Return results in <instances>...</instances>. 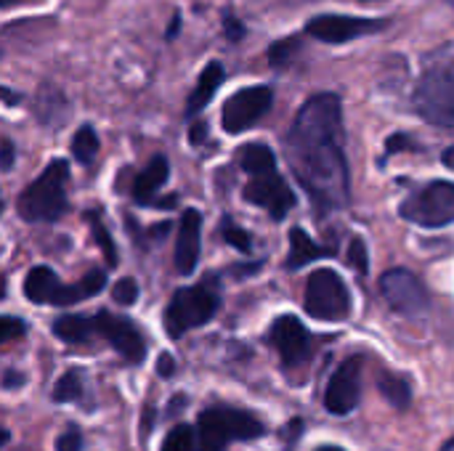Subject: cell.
Returning <instances> with one entry per match:
<instances>
[{
	"mask_svg": "<svg viewBox=\"0 0 454 451\" xmlns=\"http://www.w3.org/2000/svg\"><path fill=\"white\" fill-rule=\"evenodd\" d=\"M285 157L319 213L348 205V165L343 154V104L335 93L311 96L285 138Z\"/></svg>",
	"mask_w": 454,
	"mask_h": 451,
	"instance_id": "1",
	"label": "cell"
},
{
	"mask_svg": "<svg viewBox=\"0 0 454 451\" xmlns=\"http://www.w3.org/2000/svg\"><path fill=\"white\" fill-rule=\"evenodd\" d=\"M67 159H51L48 167L19 194L16 213L27 223H53L67 213Z\"/></svg>",
	"mask_w": 454,
	"mask_h": 451,
	"instance_id": "2",
	"label": "cell"
},
{
	"mask_svg": "<svg viewBox=\"0 0 454 451\" xmlns=\"http://www.w3.org/2000/svg\"><path fill=\"white\" fill-rule=\"evenodd\" d=\"M266 433L263 423L234 407H210L197 420V451H226L231 441H253Z\"/></svg>",
	"mask_w": 454,
	"mask_h": 451,
	"instance_id": "3",
	"label": "cell"
},
{
	"mask_svg": "<svg viewBox=\"0 0 454 451\" xmlns=\"http://www.w3.org/2000/svg\"><path fill=\"white\" fill-rule=\"evenodd\" d=\"M221 308V298L210 284L181 287L173 292L165 308V332L176 340L184 338L189 330L205 327Z\"/></svg>",
	"mask_w": 454,
	"mask_h": 451,
	"instance_id": "4",
	"label": "cell"
},
{
	"mask_svg": "<svg viewBox=\"0 0 454 451\" xmlns=\"http://www.w3.org/2000/svg\"><path fill=\"white\" fill-rule=\"evenodd\" d=\"M415 109L423 120L454 128V64L442 61L426 69L415 90Z\"/></svg>",
	"mask_w": 454,
	"mask_h": 451,
	"instance_id": "5",
	"label": "cell"
},
{
	"mask_svg": "<svg viewBox=\"0 0 454 451\" xmlns=\"http://www.w3.org/2000/svg\"><path fill=\"white\" fill-rule=\"evenodd\" d=\"M306 314L319 322H343L351 316V292L333 268H319L306 282Z\"/></svg>",
	"mask_w": 454,
	"mask_h": 451,
	"instance_id": "6",
	"label": "cell"
},
{
	"mask_svg": "<svg viewBox=\"0 0 454 451\" xmlns=\"http://www.w3.org/2000/svg\"><path fill=\"white\" fill-rule=\"evenodd\" d=\"M402 218L423 226V229H442L454 223V183L450 181H434L415 191L410 199L399 207Z\"/></svg>",
	"mask_w": 454,
	"mask_h": 451,
	"instance_id": "7",
	"label": "cell"
},
{
	"mask_svg": "<svg viewBox=\"0 0 454 451\" xmlns=\"http://www.w3.org/2000/svg\"><path fill=\"white\" fill-rule=\"evenodd\" d=\"M271 104H274V90L269 85H250V88L237 90L223 104V112H221L223 130L231 136L247 130L271 109Z\"/></svg>",
	"mask_w": 454,
	"mask_h": 451,
	"instance_id": "8",
	"label": "cell"
},
{
	"mask_svg": "<svg viewBox=\"0 0 454 451\" xmlns=\"http://www.w3.org/2000/svg\"><path fill=\"white\" fill-rule=\"evenodd\" d=\"M24 295L29 303H37V306H72V303H80L85 298H90L85 282L80 279L77 284H61L59 276L45 268V266H35L27 279H24Z\"/></svg>",
	"mask_w": 454,
	"mask_h": 451,
	"instance_id": "9",
	"label": "cell"
},
{
	"mask_svg": "<svg viewBox=\"0 0 454 451\" xmlns=\"http://www.w3.org/2000/svg\"><path fill=\"white\" fill-rule=\"evenodd\" d=\"M93 327H96V335H101L125 362L144 364V359H146V340H144L141 330L130 319L114 316L109 311H98L93 316Z\"/></svg>",
	"mask_w": 454,
	"mask_h": 451,
	"instance_id": "10",
	"label": "cell"
},
{
	"mask_svg": "<svg viewBox=\"0 0 454 451\" xmlns=\"http://www.w3.org/2000/svg\"><path fill=\"white\" fill-rule=\"evenodd\" d=\"M359 396H362V359L351 356L333 372L325 391V409L335 417L351 415L359 407Z\"/></svg>",
	"mask_w": 454,
	"mask_h": 451,
	"instance_id": "11",
	"label": "cell"
},
{
	"mask_svg": "<svg viewBox=\"0 0 454 451\" xmlns=\"http://www.w3.org/2000/svg\"><path fill=\"white\" fill-rule=\"evenodd\" d=\"M380 290L388 300V306L404 316H420L428 308V290L420 284V279L412 271L391 268L380 279Z\"/></svg>",
	"mask_w": 454,
	"mask_h": 451,
	"instance_id": "12",
	"label": "cell"
},
{
	"mask_svg": "<svg viewBox=\"0 0 454 451\" xmlns=\"http://www.w3.org/2000/svg\"><path fill=\"white\" fill-rule=\"evenodd\" d=\"M386 21L380 19H359V16H346V13H322V16H314L309 24H306V32L322 43H348V40H356L362 35H370V32H378L383 29Z\"/></svg>",
	"mask_w": 454,
	"mask_h": 451,
	"instance_id": "13",
	"label": "cell"
},
{
	"mask_svg": "<svg viewBox=\"0 0 454 451\" xmlns=\"http://www.w3.org/2000/svg\"><path fill=\"white\" fill-rule=\"evenodd\" d=\"M269 343L277 348V354L282 356L285 367H301L309 362L311 356V332L306 330L303 322H298L295 316H279L271 330H269Z\"/></svg>",
	"mask_w": 454,
	"mask_h": 451,
	"instance_id": "14",
	"label": "cell"
},
{
	"mask_svg": "<svg viewBox=\"0 0 454 451\" xmlns=\"http://www.w3.org/2000/svg\"><path fill=\"white\" fill-rule=\"evenodd\" d=\"M245 199L255 207H263L274 221H282L295 207V194L279 173L250 178L245 186Z\"/></svg>",
	"mask_w": 454,
	"mask_h": 451,
	"instance_id": "15",
	"label": "cell"
},
{
	"mask_svg": "<svg viewBox=\"0 0 454 451\" xmlns=\"http://www.w3.org/2000/svg\"><path fill=\"white\" fill-rule=\"evenodd\" d=\"M200 250H202V215L200 210H186L181 215L178 237H176V268L178 274L189 276L197 263H200Z\"/></svg>",
	"mask_w": 454,
	"mask_h": 451,
	"instance_id": "16",
	"label": "cell"
},
{
	"mask_svg": "<svg viewBox=\"0 0 454 451\" xmlns=\"http://www.w3.org/2000/svg\"><path fill=\"white\" fill-rule=\"evenodd\" d=\"M168 175H170V165L162 154L152 157L149 165L136 175L133 181V199L141 202V205H149L154 199V194L168 183Z\"/></svg>",
	"mask_w": 454,
	"mask_h": 451,
	"instance_id": "17",
	"label": "cell"
},
{
	"mask_svg": "<svg viewBox=\"0 0 454 451\" xmlns=\"http://www.w3.org/2000/svg\"><path fill=\"white\" fill-rule=\"evenodd\" d=\"M223 77H226V72H223V64H218V61H210V64L202 69V74H200V80H197V88L192 90V96H189V101H186V114H189V117L197 114V112H202V109L210 104V98H213L215 90L221 88Z\"/></svg>",
	"mask_w": 454,
	"mask_h": 451,
	"instance_id": "18",
	"label": "cell"
},
{
	"mask_svg": "<svg viewBox=\"0 0 454 451\" xmlns=\"http://www.w3.org/2000/svg\"><path fill=\"white\" fill-rule=\"evenodd\" d=\"M330 255V250L319 247L303 229H293L290 231V253H287V268L295 271V268H303L309 263H314L317 258H325Z\"/></svg>",
	"mask_w": 454,
	"mask_h": 451,
	"instance_id": "19",
	"label": "cell"
},
{
	"mask_svg": "<svg viewBox=\"0 0 454 451\" xmlns=\"http://www.w3.org/2000/svg\"><path fill=\"white\" fill-rule=\"evenodd\" d=\"M53 335L61 343L69 346H82L90 338H96V327H93V316H77V314H64L53 322Z\"/></svg>",
	"mask_w": 454,
	"mask_h": 451,
	"instance_id": "20",
	"label": "cell"
},
{
	"mask_svg": "<svg viewBox=\"0 0 454 451\" xmlns=\"http://www.w3.org/2000/svg\"><path fill=\"white\" fill-rule=\"evenodd\" d=\"M237 159H239L242 170L250 173L253 178L277 173V157H274L271 146H266V144H245V146H239Z\"/></svg>",
	"mask_w": 454,
	"mask_h": 451,
	"instance_id": "21",
	"label": "cell"
},
{
	"mask_svg": "<svg viewBox=\"0 0 454 451\" xmlns=\"http://www.w3.org/2000/svg\"><path fill=\"white\" fill-rule=\"evenodd\" d=\"M380 393L383 399L394 407V409H407L412 404V388L404 377L394 375V372H383L380 375Z\"/></svg>",
	"mask_w": 454,
	"mask_h": 451,
	"instance_id": "22",
	"label": "cell"
},
{
	"mask_svg": "<svg viewBox=\"0 0 454 451\" xmlns=\"http://www.w3.org/2000/svg\"><path fill=\"white\" fill-rule=\"evenodd\" d=\"M72 154L80 165H90L98 154V136L90 125H82L72 138Z\"/></svg>",
	"mask_w": 454,
	"mask_h": 451,
	"instance_id": "23",
	"label": "cell"
},
{
	"mask_svg": "<svg viewBox=\"0 0 454 451\" xmlns=\"http://www.w3.org/2000/svg\"><path fill=\"white\" fill-rule=\"evenodd\" d=\"M85 218H88V226H90V234H93V239H96L98 250H101V253H104V258H106V266H109V268H114V266L120 263V258H117V247H114V242H112V237H109L106 226L98 221V215H96V213H88Z\"/></svg>",
	"mask_w": 454,
	"mask_h": 451,
	"instance_id": "24",
	"label": "cell"
},
{
	"mask_svg": "<svg viewBox=\"0 0 454 451\" xmlns=\"http://www.w3.org/2000/svg\"><path fill=\"white\" fill-rule=\"evenodd\" d=\"M82 399V377L77 369H69L59 377L56 388H53V401L59 404H72Z\"/></svg>",
	"mask_w": 454,
	"mask_h": 451,
	"instance_id": "25",
	"label": "cell"
},
{
	"mask_svg": "<svg viewBox=\"0 0 454 451\" xmlns=\"http://www.w3.org/2000/svg\"><path fill=\"white\" fill-rule=\"evenodd\" d=\"M160 451H197V431L184 423L170 428V433L162 439Z\"/></svg>",
	"mask_w": 454,
	"mask_h": 451,
	"instance_id": "26",
	"label": "cell"
},
{
	"mask_svg": "<svg viewBox=\"0 0 454 451\" xmlns=\"http://www.w3.org/2000/svg\"><path fill=\"white\" fill-rule=\"evenodd\" d=\"M298 51H301V37H298V35L285 37V40H277V43L269 48V64L282 69V66H287V64L298 56Z\"/></svg>",
	"mask_w": 454,
	"mask_h": 451,
	"instance_id": "27",
	"label": "cell"
},
{
	"mask_svg": "<svg viewBox=\"0 0 454 451\" xmlns=\"http://www.w3.org/2000/svg\"><path fill=\"white\" fill-rule=\"evenodd\" d=\"M112 298L120 306H133L138 300V284H136V279H130V276L117 279V284L112 287Z\"/></svg>",
	"mask_w": 454,
	"mask_h": 451,
	"instance_id": "28",
	"label": "cell"
},
{
	"mask_svg": "<svg viewBox=\"0 0 454 451\" xmlns=\"http://www.w3.org/2000/svg\"><path fill=\"white\" fill-rule=\"evenodd\" d=\"M223 237H226V242H229L234 250H239V253H245V255L253 250V239H250V234H247L245 229H239V226H229V223H226Z\"/></svg>",
	"mask_w": 454,
	"mask_h": 451,
	"instance_id": "29",
	"label": "cell"
},
{
	"mask_svg": "<svg viewBox=\"0 0 454 451\" xmlns=\"http://www.w3.org/2000/svg\"><path fill=\"white\" fill-rule=\"evenodd\" d=\"M348 263L354 266V271L367 274L370 271V258H367V245L362 239H354L348 247Z\"/></svg>",
	"mask_w": 454,
	"mask_h": 451,
	"instance_id": "30",
	"label": "cell"
},
{
	"mask_svg": "<svg viewBox=\"0 0 454 451\" xmlns=\"http://www.w3.org/2000/svg\"><path fill=\"white\" fill-rule=\"evenodd\" d=\"M27 332V324L16 316H3L0 319V343H11Z\"/></svg>",
	"mask_w": 454,
	"mask_h": 451,
	"instance_id": "31",
	"label": "cell"
},
{
	"mask_svg": "<svg viewBox=\"0 0 454 451\" xmlns=\"http://www.w3.org/2000/svg\"><path fill=\"white\" fill-rule=\"evenodd\" d=\"M82 449V436H80V431L72 425L69 431H64L61 436H59V441H56V451H80Z\"/></svg>",
	"mask_w": 454,
	"mask_h": 451,
	"instance_id": "32",
	"label": "cell"
},
{
	"mask_svg": "<svg viewBox=\"0 0 454 451\" xmlns=\"http://www.w3.org/2000/svg\"><path fill=\"white\" fill-rule=\"evenodd\" d=\"M223 29H226V37L229 40H242L245 37V24L234 13H226L223 16Z\"/></svg>",
	"mask_w": 454,
	"mask_h": 451,
	"instance_id": "33",
	"label": "cell"
},
{
	"mask_svg": "<svg viewBox=\"0 0 454 451\" xmlns=\"http://www.w3.org/2000/svg\"><path fill=\"white\" fill-rule=\"evenodd\" d=\"M0 149H3V159H0V167H3V170H11V167H13V157H16V152H13V144H11V138H3V141H0Z\"/></svg>",
	"mask_w": 454,
	"mask_h": 451,
	"instance_id": "34",
	"label": "cell"
},
{
	"mask_svg": "<svg viewBox=\"0 0 454 451\" xmlns=\"http://www.w3.org/2000/svg\"><path fill=\"white\" fill-rule=\"evenodd\" d=\"M205 138H207V122H194L189 130V141L194 146H200V144H205Z\"/></svg>",
	"mask_w": 454,
	"mask_h": 451,
	"instance_id": "35",
	"label": "cell"
},
{
	"mask_svg": "<svg viewBox=\"0 0 454 451\" xmlns=\"http://www.w3.org/2000/svg\"><path fill=\"white\" fill-rule=\"evenodd\" d=\"M410 146H412V144H410L407 136H391L388 144H386V152H388V154H396L399 149H410Z\"/></svg>",
	"mask_w": 454,
	"mask_h": 451,
	"instance_id": "36",
	"label": "cell"
},
{
	"mask_svg": "<svg viewBox=\"0 0 454 451\" xmlns=\"http://www.w3.org/2000/svg\"><path fill=\"white\" fill-rule=\"evenodd\" d=\"M157 372H160L162 377H170V375L176 372V359L168 356V354H162V356H160V364H157Z\"/></svg>",
	"mask_w": 454,
	"mask_h": 451,
	"instance_id": "37",
	"label": "cell"
},
{
	"mask_svg": "<svg viewBox=\"0 0 454 451\" xmlns=\"http://www.w3.org/2000/svg\"><path fill=\"white\" fill-rule=\"evenodd\" d=\"M3 385H5L8 391H13V388L24 385V375H19V372H13V369H5V375H3Z\"/></svg>",
	"mask_w": 454,
	"mask_h": 451,
	"instance_id": "38",
	"label": "cell"
},
{
	"mask_svg": "<svg viewBox=\"0 0 454 451\" xmlns=\"http://www.w3.org/2000/svg\"><path fill=\"white\" fill-rule=\"evenodd\" d=\"M152 425H154V409L146 407V409H144V436L152 433Z\"/></svg>",
	"mask_w": 454,
	"mask_h": 451,
	"instance_id": "39",
	"label": "cell"
},
{
	"mask_svg": "<svg viewBox=\"0 0 454 451\" xmlns=\"http://www.w3.org/2000/svg\"><path fill=\"white\" fill-rule=\"evenodd\" d=\"M178 29H181V16L176 13V16H173V21L168 24V35H165V37H168V40H173V37L178 35Z\"/></svg>",
	"mask_w": 454,
	"mask_h": 451,
	"instance_id": "40",
	"label": "cell"
},
{
	"mask_svg": "<svg viewBox=\"0 0 454 451\" xmlns=\"http://www.w3.org/2000/svg\"><path fill=\"white\" fill-rule=\"evenodd\" d=\"M442 162L450 167V170H454V146H450V149H444V154H442Z\"/></svg>",
	"mask_w": 454,
	"mask_h": 451,
	"instance_id": "41",
	"label": "cell"
},
{
	"mask_svg": "<svg viewBox=\"0 0 454 451\" xmlns=\"http://www.w3.org/2000/svg\"><path fill=\"white\" fill-rule=\"evenodd\" d=\"M3 96H5V104H16L19 101V96L11 88H3Z\"/></svg>",
	"mask_w": 454,
	"mask_h": 451,
	"instance_id": "42",
	"label": "cell"
},
{
	"mask_svg": "<svg viewBox=\"0 0 454 451\" xmlns=\"http://www.w3.org/2000/svg\"><path fill=\"white\" fill-rule=\"evenodd\" d=\"M3 3V8H13L16 3H35V0H0Z\"/></svg>",
	"mask_w": 454,
	"mask_h": 451,
	"instance_id": "43",
	"label": "cell"
},
{
	"mask_svg": "<svg viewBox=\"0 0 454 451\" xmlns=\"http://www.w3.org/2000/svg\"><path fill=\"white\" fill-rule=\"evenodd\" d=\"M442 451H454V439L452 441H447V444H444V449Z\"/></svg>",
	"mask_w": 454,
	"mask_h": 451,
	"instance_id": "44",
	"label": "cell"
},
{
	"mask_svg": "<svg viewBox=\"0 0 454 451\" xmlns=\"http://www.w3.org/2000/svg\"><path fill=\"white\" fill-rule=\"evenodd\" d=\"M319 451H343V449H338V447H322Z\"/></svg>",
	"mask_w": 454,
	"mask_h": 451,
	"instance_id": "45",
	"label": "cell"
},
{
	"mask_svg": "<svg viewBox=\"0 0 454 451\" xmlns=\"http://www.w3.org/2000/svg\"><path fill=\"white\" fill-rule=\"evenodd\" d=\"M450 3H452V5H454V0H450Z\"/></svg>",
	"mask_w": 454,
	"mask_h": 451,
	"instance_id": "46",
	"label": "cell"
}]
</instances>
